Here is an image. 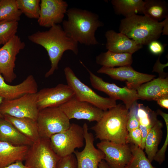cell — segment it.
<instances>
[{
	"label": "cell",
	"instance_id": "1",
	"mask_svg": "<svg viewBox=\"0 0 168 168\" xmlns=\"http://www.w3.org/2000/svg\"><path fill=\"white\" fill-rule=\"evenodd\" d=\"M31 42L44 48L47 52L51 67L45 77L52 75L58 68V64L64 53L72 51L76 55L78 52V43L68 36L59 24L55 25L48 30L38 31L28 36Z\"/></svg>",
	"mask_w": 168,
	"mask_h": 168
},
{
	"label": "cell",
	"instance_id": "2",
	"mask_svg": "<svg viewBox=\"0 0 168 168\" xmlns=\"http://www.w3.org/2000/svg\"><path fill=\"white\" fill-rule=\"evenodd\" d=\"M66 14L68 19L63 21L62 27L68 36L87 46L99 44L95 32L104 24L97 14L77 8L68 9Z\"/></svg>",
	"mask_w": 168,
	"mask_h": 168
},
{
	"label": "cell",
	"instance_id": "3",
	"mask_svg": "<svg viewBox=\"0 0 168 168\" xmlns=\"http://www.w3.org/2000/svg\"><path fill=\"white\" fill-rule=\"evenodd\" d=\"M129 110L125 105L118 104L105 111L101 119L91 127L96 138L102 141L125 144L128 132L126 124Z\"/></svg>",
	"mask_w": 168,
	"mask_h": 168
},
{
	"label": "cell",
	"instance_id": "4",
	"mask_svg": "<svg viewBox=\"0 0 168 168\" xmlns=\"http://www.w3.org/2000/svg\"><path fill=\"white\" fill-rule=\"evenodd\" d=\"M165 21L158 22L135 14L122 19L119 29L120 32L142 45H148L160 37Z\"/></svg>",
	"mask_w": 168,
	"mask_h": 168
},
{
	"label": "cell",
	"instance_id": "5",
	"mask_svg": "<svg viewBox=\"0 0 168 168\" xmlns=\"http://www.w3.org/2000/svg\"><path fill=\"white\" fill-rule=\"evenodd\" d=\"M64 71L67 85L72 89L78 100L89 103L104 111L117 105L116 100L98 95L82 82L70 67H66Z\"/></svg>",
	"mask_w": 168,
	"mask_h": 168
},
{
	"label": "cell",
	"instance_id": "6",
	"mask_svg": "<svg viewBox=\"0 0 168 168\" xmlns=\"http://www.w3.org/2000/svg\"><path fill=\"white\" fill-rule=\"evenodd\" d=\"M61 158L52 148L49 139L40 138L29 147L25 165L29 168H58Z\"/></svg>",
	"mask_w": 168,
	"mask_h": 168
},
{
	"label": "cell",
	"instance_id": "7",
	"mask_svg": "<svg viewBox=\"0 0 168 168\" xmlns=\"http://www.w3.org/2000/svg\"><path fill=\"white\" fill-rule=\"evenodd\" d=\"M51 147L61 158L73 154L77 148L82 147L85 141L83 127L71 124L69 128L52 135L49 138Z\"/></svg>",
	"mask_w": 168,
	"mask_h": 168
},
{
	"label": "cell",
	"instance_id": "8",
	"mask_svg": "<svg viewBox=\"0 0 168 168\" xmlns=\"http://www.w3.org/2000/svg\"><path fill=\"white\" fill-rule=\"evenodd\" d=\"M37 122L40 138L49 139L68 129L71 124L70 119L59 107L40 110Z\"/></svg>",
	"mask_w": 168,
	"mask_h": 168
},
{
	"label": "cell",
	"instance_id": "9",
	"mask_svg": "<svg viewBox=\"0 0 168 168\" xmlns=\"http://www.w3.org/2000/svg\"><path fill=\"white\" fill-rule=\"evenodd\" d=\"M36 93H28L15 99H3L0 105V113L18 118H28L37 121L39 110Z\"/></svg>",
	"mask_w": 168,
	"mask_h": 168
},
{
	"label": "cell",
	"instance_id": "10",
	"mask_svg": "<svg viewBox=\"0 0 168 168\" xmlns=\"http://www.w3.org/2000/svg\"><path fill=\"white\" fill-rule=\"evenodd\" d=\"M80 63L88 72L91 85L94 88L105 93L109 97L116 100H122L128 110L139 99L136 90L129 89L126 86L120 87L114 83L105 82L91 72L81 61Z\"/></svg>",
	"mask_w": 168,
	"mask_h": 168
},
{
	"label": "cell",
	"instance_id": "11",
	"mask_svg": "<svg viewBox=\"0 0 168 168\" xmlns=\"http://www.w3.org/2000/svg\"><path fill=\"white\" fill-rule=\"evenodd\" d=\"M25 46V43L16 35L0 48V74L5 82L11 83L16 78L14 72L16 57Z\"/></svg>",
	"mask_w": 168,
	"mask_h": 168
},
{
	"label": "cell",
	"instance_id": "12",
	"mask_svg": "<svg viewBox=\"0 0 168 168\" xmlns=\"http://www.w3.org/2000/svg\"><path fill=\"white\" fill-rule=\"evenodd\" d=\"M97 72L107 75L114 79L125 81L128 88L136 90L142 84L156 77L154 75L138 72L131 66L116 68L102 66Z\"/></svg>",
	"mask_w": 168,
	"mask_h": 168
},
{
	"label": "cell",
	"instance_id": "13",
	"mask_svg": "<svg viewBox=\"0 0 168 168\" xmlns=\"http://www.w3.org/2000/svg\"><path fill=\"white\" fill-rule=\"evenodd\" d=\"M96 146L104 153V160L111 168H125L131 159L132 152L128 144L102 141Z\"/></svg>",
	"mask_w": 168,
	"mask_h": 168
},
{
	"label": "cell",
	"instance_id": "14",
	"mask_svg": "<svg viewBox=\"0 0 168 168\" xmlns=\"http://www.w3.org/2000/svg\"><path fill=\"white\" fill-rule=\"evenodd\" d=\"M59 107L70 120L75 119L97 122L105 112L89 103L78 100L75 96Z\"/></svg>",
	"mask_w": 168,
	"mask_h": 168
},
{
	"label": "cell",
	"instance_id": "15",
	"mask_svg": "<svg viewBox=\"0 0 168 168\" xmlns=\"http://www.w3.org/2000/svg\"><path fill=\"white\" fill-rule=\"evenodd\" d=\"M85 145L81 152L75 150L74 154L77 160V168H98L99 164L105 159V154L94 145V137L88 132L86 123L83 126Z\"/></svg>",
	"mask_w": 168,
	"mask_h": 168
},
{
	"label": "cell",
	"instance_id": "16",
	"mask_svg": "<svg viewBox=\"0 0 168 168\" xmlns=\"http://www.w3.org/2000/svg\"><path fill=\"white\" fill-rule=\"evenodd\" d=\"M39 110L48 107H59L73 97L74 93L68 85L62 83L52 88H43L36 93Z\"/></svg>",
	"mask_w": 168,
	"mask_h": 168
},
{
	"label": "cell",
	"instance_id": "17",
	"mask_svg": "<svg viewBox=\"0 0 168 168\" xmlns=\"http://www.w3.org/2000/svg\"><path fill=\"white\" fill-rule=\"evenodd\" d=\"M68 4L63 0H41L37 22L42 27L50 28L63 22Z\"/></svg>",
	"mask_w": 168,
	"mask_h": 168
},
{
	"label": "cell",
	"instance_id": "18",
	"mask_svg": "<svg viewBox=\"0 0 168 168\" xmlns=\"http://www.w3.org/2000/svg\"><path fill=\"white\" fill-rule=\"evenodd\" d=\"M38 86L34 76L28 75L21 83L15 85L7 84L0 74V97L3 99L12 100L28 93H36Z\"/></svg>",
	"mask_w": 168,
	"mask_h": 168
},
{
	"label": "cell",
	"instance_id": "19",
	"mask_svg": "<svg viewBox=\"0 0 168 168\" xmlns=\"http://www.w3.org/2000/svg\"><path fill=\"white\" fill-rule=\"evenodd\" d=\"M105 36L106 48L108 51L113 52L132 54L142 47V45L124 34L117 33L113 30L106 31Z\"/></svg>",
	"mask_w": 168,
	"mask_h": 168
},
{
	"label": "cell",
	"instance_id": "20",
	"mask_svg": "<svg viewBox=\"0 0 168 168\" xmlns=\"http://www.w3.org/2000/svg\"><path fill=\"white\" fill-rule=\"evenodd\" d=\"M139 99L155 100L168 96V77H159L142 84L137 90Z\"/></svg>",
	"mask_w": 168,
	"mask_h": 168
},
{
	"label": "cell",
	"instance_id": "21",
	"mask_svg": "<svg viewBox=\"0 0 168 168\" xmlns=\"http://www.w3.org/2000/svg\"><path fill=\"white\" fill-rule=\"evenodd\" d=\"M29 147L15 146L6 142H0V168L24 161Z\"/></svg>",
	"mask_w": 168,
	"mask_h": 168
},
{
	"label": "cell",
	"instance_id": "22",
	"mask_svg": "<svg viewBox=\"0 0 168 168\" xmlns=\"http://www.w3.org/2000/svg\"><path fill=\"white\" fill-rule=\"evenodd\" d=\"M1 142H6L15 146H30L33 143L3 118L0 119Z\"/></svg>",
	"mask_w": 168,
	"mask_h": 168
},
{
	"label": "cell",
	"instance_id": "23",
	"mask_svg": "<svg viewBox=\"0 0 168 168\" xmlns=\"http://www.w3.org/2000/svg\"><path fill=\"white\" fill-rule=\"evenodd\" d=\"M3 117L33 142L37 141L40 138L36 121L29 118H18L7 115H3Z\"/></svg>",
	"mask_w": 168,
	"mask_h": 168
},
{
	"label": "cell",
	"instance_id": "24",
	"mask_svg": "<svg viewBox=\"0 0 168 168\" xmlns=\"http://www.w3.org/2000/svg\"><path fill=\"white\" fill-rule=\"evenodd\" d=\"M132 55L128 53H116L108 50L96 56V62L98 64L107 67L129 66L133 63Z\"/></svg>",
	"mask_w": 168,
	"mask_h": 168
},
{
	"label": "cell",
	"instance_id": "25",
	"mask_svg": "<svg viewBox=\"0 0 168 168\" xmlns=\"http://www.w3.org/2000/svg\"><path fill=\"white\" fill-rule=\"evenodd\" d=\"M161 121L158 120L151 129L145 140L144 149L147 158L152 162L158 151V146L162 136Z\"/></svg>",
	"mask_w": 168,
	"mask_h": 168
},
{
	"label": "cell",
	"instance_id": "26",
	"mask_svg": "<svg viewBox=\"0 0 168 168\" xmlns=\"http://www.w3.org/2000/svg\"><path fill=\"white\" fill-rule=\"evenodd\" d=\"M142 13L155 21L160 22L168 16V5L162 0H146L144 1Z\"/></svg>",
	"mask_w": 168,
	"mask_h": 168
},
{
	"label": "cell",
	"instance_id": "27",
	"mask_svg": "<svg viewBox=\"0 0 168 168\" xmlns=\"http://www.w3.org/2000/svg\"><path fill=\"white\" fill-rule=\"evenodd\" d=\"M111 2L115 13L125 17L142 13L144 3L142 0H112Z\"/></svg>",
	"mask_w": 168,
	"mask_h": 168
},
{
	"label": "cell",
	"instance_id": "28",
	"mask_svg": "<svg viewBox=\"0 0 168 168\" xmlns=\"http://www.w3.org/2000/svg\"><path fill=\"white\" fill-rule=\"evenodd\" d=\"M21 12L18 9L16 0H0V21H19Z\"/></svg>",
	"mask_w": 168,
	"mask_h": 168
},
{
	"label": "cell",
	"instance_id": "29",
	"mask_svg": "<svg viewBox=\"0 0 168 168\" xmlns=\"http://www.w3.org/2000/svg\"><path fill=\"white\" fill-rule=\"evenodd\" d=\"M130 146L132 156L125 168H156L152 166L143 150L133 144H130Z\"/></svg>",
	"mask_w": 168,
	"mask_h": 168
},
{
	"label": "cell",
	"instance_id": "30",
	"mask_svg": "<svg viewBox=\"0 0 168 168\" xmlns=\"http://www.w3.org/2000/svg\"><path fill=\"white\" fill-rule=\"evenodd\" d=\"M137 114L139 125L152 128L158 120L157 114L148 106L138 104Z\"/></svg>",
	"mask_w": 168,
	"mask_h": 168
},
{
	"label": "cell",
	"instance_id": "31",
	"mask_svg": "<svg viewBox=\"0 0 168 168\" xmlns=\"http://www.w3.org/2000/svg\"><path fill=\"white\" fill-rule=\"evenodd\" d=\"M18 9L27 17L38 19L40 12V0H16Z\"/></svg>",
	"mask_w": 168,
	"mask_h": 168
},
{
	"label": "cell",
	"instance_id": "32",
	"mask_svg": "<svg viewBox=\"0 0 168 168\" xmlns=\"http://www.w3.org/2000/svg\"><path fill=\"white\" fill-rule=\"evenodd\" d=\"M18 22L15 21H0V46L4 45L16 35Z\"/></svg>",
	"mask_w": 168,
	"mask_h": 168
},
{
	"label": "cell",
	"instance_id": "33",
	"mask_svg": "<svg viewBox=\"0 0 168 168\" xmlns=\"http://www.w3.org/2000/svg\"><path fill=\"white\" fill-rule=\"evenodd\" d=\"M137 102L129 109L126 127L128 132L139 128V122L137 114Z\"/></svg>",
	"mask_w": 168,
	"mask_h": 168
},
{
	"label": "cell",
	"instance_id": "34",
	"mask_svg": "<svg viewBox=\"0 0 168 168\" xmlns=\"http://www.w3.org/2000/svg\"><path fill=\"white\" fill-rule=\"evenodd\" d=\"M161 116L164 119L166 124L167 129V133L165 142L162 147L156 153L154 160L158 162L159 164H161L165 159V152L168 144V114L163 113L161 114Z\"/></svg>",
	"mask_w": 168,
	"mask_h": 168
},
{
	"label": "cell",
	"instance_id": "35",
	"mask_svg": "<svg viewBox=\"0 0 168 168\" xmlns=\"http://www.w3.org/2000/svg\"><path fill=\"white\" fill-rule=\"evenodd\" d=\"M142 143V133L139 128L128 132L126 139V144H133L141 148Z\"/></svg>",
	"mask_w": 168,
	"mask_h": 168
},
{
	"label": "cell",
	"instance_id": "36",
	"mask_svg": "<svg viewBox=\"0 0 168 168\" xmlns=\"http://www.w3.org/2000/svg\"><path fill=\"white\" fill-rule=\"evenodd\" d=\"M77 163L74 154L62 158L58 168H77Z\"/></svg>",
	"mask_w": 168,
	"mask_h": 168
},
{
	"label": "cell",
	"instance_id": "37",
	"mask_svg": "<svg viewBox=\"0 0 168 168\" xmlns=\"http://www.w3.org/2000/svg\"><path fill=\"white\" fill-rule=\"evenodd\" d=\"M148 45L149 51L154 54L161 55L164 51V46L157 40L152 41Z\"/></svg>",
	"mask_w": 168,
	"mask_h": 168
},
{
	"label": "cell",
	"instance_id": "38",
	"mask_svg": "<svg viewBox=\"0 0 168 168\" xmlns=\"http://www.w3.org/2000/svg\"><path fill=\"white\" fill-rule=\"evenodd\" d=\"M161 55H159V56L155 63L153 67L152 72H157L160 77L165 78L167 76V74L164 72V68L168 66V63L166 64H162L161 63L160 61V57Z\"/></svg>",
	"mask_w": 168,
	"mask_h": 168
},
{
	"label": "cell",
	"instance_id": "39",
	"mask_svg": "<svg viewBox=\"0 0 168 168\" xmlns=\"http://www.w3.org/2000/svg\"><path fill=\"white\" fill-rule=\"evenodd\" d=\"M161 107L168 109V96H163L157 99L156 100Z\"/></svg>",
	"mask_w": 168,
	"mask_h": 168
},
{
	"label": "cell",
	"instance_id": "40",
	"mask_svg": "<svg viewBox=\"0 0 168 168\" xmlns=\"http://www.w3.org/2000/svg\"><path fill=\"white\" fill-rule=\"evenodd\" d=\"M0 168H29L24 164L22 161H18L7 166Z\"/></svg>",
	"mask_w": 168,
	"mask_h": 168
},
{
	"label": "cell",
	"instance_id": "41",
	"mask_svg": "<svg viewBox=\"0 0 168 168\" xmlns=\"http://www.w3.org/2000/svg\"><path fill=\"white\" fill-rule=\"evenodd\" d=\"M165 23H164L162 31V35H168V16L165 19Z\"/></svg>",
	"mask_w": 168,
	"mask_h": 168
},
{
	"label": "cell",
	"instance_id": "42",
	"mask_svg": "<svg viewBox=\"0 0 168 168\" xmlns=\"http://www.w3.org/2000/svg\"><path fill=\"white\" fill-rule=\"evenodd\" d=\"M98 167L99 168H111L104 160L99 164Z\"/></svg>",
	"mask_w": 168,
	"mask_h": 168
},
{
	"label": "cell",
	"instance_id": "43",
	"mask_svg": "<svg viewBox=\"0 0 168 168\" xmlns=\"http://www.w3.org/2000/svg\"><path fill=\"white\" fill-rule=\"evenodd\" d=\"M3 99L2 97H0V105L2 102ZM2 118H3V116L0 113V119Z\"/></svg>",
	"mask_w": 168,
	"mask_h": 168
},
{
	"label": "cell",
	"instance_id": "44",
	"mask_svg": "<svg viewBox=\"0 0 168 168\" xmlns=\"http://www.w3.org/2000/svg\"></svg>",
	"mask_w": 168,
	"mask_h": 168
}]
</instances>
